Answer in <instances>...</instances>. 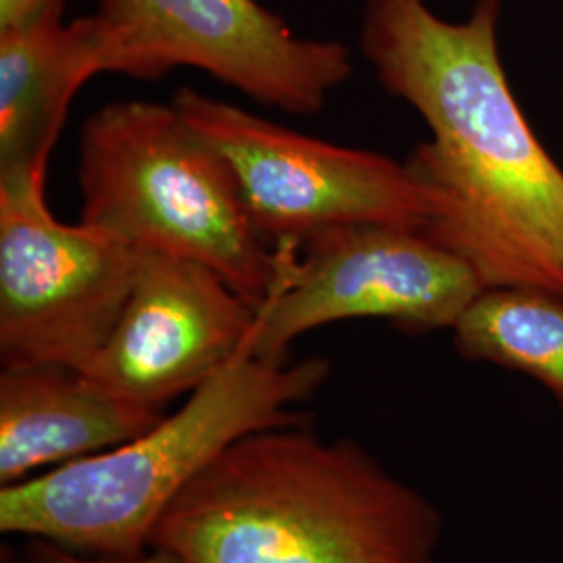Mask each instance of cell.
Masks as SVG:
<instances>
[{"label": "cell", "mask_w": 563, "mask_h": 563, "mask_svg": "<svg viewBox=\"0 0 563 563\" xmlns=\"http://www.w3.org/2000/svg\"><path fill=\"white\" fill-rule=\"evenodd\" d=\"M501 7L476 0L467 20L446 21L423 0H365L360 48L384 90L430 128L405 159L432 202L423 234L470 263L484 290L563 299V169L507 81Z\"/></svg>", "instance_id": "6da1fadb"}, {"label": "cell", "mask_w": 563, "mask_h": 563, "mask_svg": "<svg viewBox=\"0 0 563 563\" xmlns=\"http://www.w3.org/2000/svg\"><path fill=\"white\" fill-rule=\"evenodd\" d=\"M441 537L420 490L305 422L230 444L167 507L151 549L180 563H439Z\"/></svg>", "instance_id": "7a4b0ae2"}, {"label": "cell", "mask_w": 563, "mask_h": 563, "mask_svg": "<svg viewBox=\"0 0 563 563\" xmlns=\"http://www.w3.org/2000/svg\"><path fill=\"white\" fill-rule=\"evenodd\" d=\"M330 367L325 357L241 353L141 437L0 486V530L95 558L144 555L167 507L230 444L309 422L297 405L328 383Z\"/></svg>", "instance_id": "3957f363"}, {"label": "cell", "mask_w": 563, "mask_h": 563, "mask_svg": "<svg viewBox=\"0 0 563 563\" xmlns=\"http://www.w3.org/2000/svg\"><path fill=\"white\" fill-rule=\"evenodd\" d=\"M76 176L80 222L142 253L205 263L257 309L295 246H267L230 165L174 104H102L81 125Z\"/></svg>", "instance_id": "277c9868"}, {"label": "cell", "mask_w": 563, "mask_h": 563, "mask_svg": "<svg viewBox=\"0 0 563 563\" xmlns=\"http://www.w3.org/2000/svg\"><path fill=\"white\" fill-rule=\"evenodd\" d=\"M484 286L470 263L393 223H344L299 242L257 309L244 353L284 362L288 346L328 323L378 318L405 332L455 328Z\"/></svg>", "instance_id": "5b68a950"}, {"label": "cell", "mask_w": 563, "mask_h": 563, "mask_svg": "<svg viewBox=\"0 0 563 563\" xmlns=\"http://www.w3.org/2000/svg\"><path fill=\"white\" fill-rule=\"evenodd\" d=\"M172 104L230 165L263 241L299 242L344 223L423 230L432 202L405 162L284 128L184 86Z\"/></svg>", "instance_id": "8992f818"}, {"label": "cell", "mask_w": 563, "mask_h": 563, "mask_svg": "<svg viewBox=\"0 0 563 563\" xmlns=\"http://www.w3.org/2000/svg\"><path fill=\"white\" fill-rule=\"evenodd\" d=\"M146 253L53 216L44 181L0 180V363L81 369L111 334Z\"/></svg>", "instance_id": "52a82bcc"}, {"label": "cell", "mask_w": 563, "mask_h": 563, "mask_svg": "<svg viewBox=\"0 0 563 563\" xmlns=\"http://www.w3.org/2000/svg\"><path fill=\"white\" fill-rule=\"evenodd\" d=\"M120 48V74L162 80L195 67L265 107L320 113L351 78L346 44L302 38L257 0H101Z\"/></svg>", "instance_id": "ba28073f"}, {"label": "cell", "mask_w": 563, "mask_h": 563, "mask_svg": "<svg viewBox=\"0 0 563 563\" xmlns=\"http://www.w3.org/2000/svg\"><path fill=\"white\" fill-rule=\"evenodd\" d=\"M257 307L205 263L146 253L107 341L81 372L123 401L163 411L246 349Z\"/></svg>", "instance_id": "9c48e42d"}, {"label": "cell", "mask_w": 563, "mask_h": 563, "mask_svg": "<svg viewBox=\"0 0 563 563\" xmlns=\"http://www.w3.org/2000/svg\"><path fill=\"white\" fill-rule=\"evenodd\" d=\"M99 74H120L118 38L99 13L0 34V180H46L71 101Z\"/></svg>", "instance_id": "30bf717a"}, {"label": "cell", "mask_w": 563, "mask_h": 563, "mask_svg": "<svg viewBox=\"0 0 563 563\" xmlns=\"http://www.w3.org/2000/svg\"><path fill=\"white\" fill-rule=\"evenodd\" d=\"M163 416L102 390L76 367H2L0 486L23 483L42 467L115 449L151 430Z\"/></svg>", "instance_id": "8fae6325"}, {"label": "cell", "mask_w": 563, "mask_h": 563, "mask_svg": "<svg viewBox=\"0 0 563 563\" xmlns=\"http://www.w3.org/2000/svg\"><path fill=\"white\" fill-rule=\"evenodd\" d=\"M457 353L543 384L563 411V299L541 288H486L453 328Z\"/></svg>", "instance_id": "7c38bea8"}, {"label": "cell", "mask_w": 563, "mask_h": 563, "mask_svg": "<svg viewBox=\"0 0 563 563\" xmlns=\"http://www.w3.org/2000/svg\"><path fill=\"white\" fill-rule=\"evenodd\" d=\"M20 563H180L172 553L162 549H148L144 555L130 558V560H115V558H95L71 551L44 539H30Z\"/></svg>", "instance_id": "4fadbf2b"}, {"label": "cell", "mask_w": 563, "mask_h": 563, "mask_svg": "<svg viewBox=\"0 0 563 563\" xmlns=\"http://www.w3.org/2000/svg\"><path fill=\"white\" fill-rule=\"evenodd\" d=\"M67 0H0V34L63 20Z\"/></svg>", "instance_id": "5bb4252c"}]
</instances>
